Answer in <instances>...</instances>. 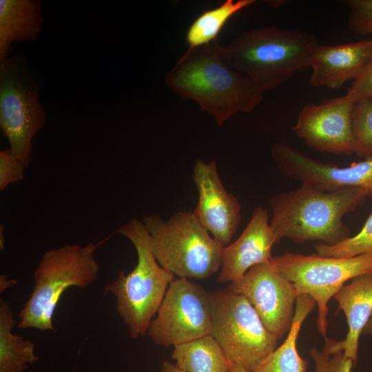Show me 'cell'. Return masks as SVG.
<instances>
[{"label":"cell","mask_w":372,"mask_h":372,"mask_svg":"<svg viewBox=\"0 0 372 372\" xmlns=\"http://www.w3.org/2000/svg\"><path fill=\"white\" fill-rule=\"evenodd\" d=\"M229 372H249V371L239 366H231Z\"/></svg>","instance_id":"obj_33"},{"label":"cell","mask_w":372,"mask_h":372,"mask_svg":"<svg viewBox=\"0 0 372 372\" xmlns=\"http://www.w3.org/2000/svg\"><path fill=\"white\" fill-rule=\"evenodd\" d=\"M371 47H372V38L371 39Z\"/></svg>","instance_id":"obj_34"},{"label":"cell","mask_w":372,"mask_h":372,"mask_svg":"<svg viewBox=\"0 0 372 372\" xmlns=\"http://www.w3.org/2000/svg\"><path fill=\"white\" fill-rule=\"evenodd\" d=\"M117 232L134 245L137 263L128 273L120 271L116 279L106 285L105 292L115 296L117 313L127 326L130 337L136 339L147 333L175 276L157 262L143 222L132 219Z\"/></svg>","instance_id":"obj_4"},{"label":"cell","mask_w":372,"mask_h":372,"mask_svg":"<svg viewBox=\"0 0 372 372\" xmlns=\"http://www.w3.org/2000/svg\"><path fill=\"white\" fill-rule=\"evenodd\" d=\"M317 43L311 33L272 25L242 32L223 46V54L231 68L264 92L278 88L309 68Z\"/></svg>","instance_id":"obj_3"},{"label":"cell","mask_w":372,"mask_h":372,"mask_svg":"<svg viewBox=\"0 0 372 372\" xmlns=\"http://www.w3.org/2000/svg\"><path fill=\"white\" fill-rule=\"evenodd\" d=\"M45 125L39 85L24 59L15 55L0 61V127L9 148L26 166L32 158V139Z\"/></svg>","instance_id":"obj_8"},{"label":"cell","mask_w":372,"mask_h":372,"mask_svg":"<svg viewBox=\"0 0 372 372\" xmlns=\"http://www.w3.org/2000/svg\"><path fill=\"white\" fill-rule=\"evenodd\" d=\"M353 103L344 96L307 104L299 112L292 130L306 145L318 152L355 153Z\"/></svg>","instance_id":"obj_13"},{"label":"cell","mask_w":372,"mask_h":372,"mask_svg":"<svg viewBox=\"0 0 372 372\" xmlns=\"http://www.w3.org/2000/svg\"><path fill=\"white\" fill-rule=\"evenodd\" d=\"M349 10L348 24L352 32L360 35H372V0L342 1Z\"/></svg>","instance_id":"obj_26"},{"label":"cell","mask_w":372,"mask_h":372,"mask_svg":"<svg viewBox=\"0 0 372 372\" xmlns=\"http://www.w3.org/2000/svg\"><path fill=\"white\" fill-rule=\"evenodd\" d=\"M210 298V334L232 366L251 372L277 347L278 340L266 329L247 299L229 286Z\"/></svg>","instance_id":"obj_7"},{"label":"cell","mask_w":372,"mask_h":372,"mask_svg":"<svg viewBox=\"0 0 372 372\" xmlns=\"http://www.w3.org/2000/svg\"><path fill=\"white\" fill-rule=\"evenodd\" d=\"M104 241L64 245L46 251L33 273L34 287L19 317L20 329L56 331L52 318L62 294L71 287L85 288L98 278L94 253Z\"/></svg>","instance_id":"obj_5"},{"label":"cell","mask_w":372,"mask_h":372,"mask_svg":"<svg viewBox=\"0 0 372 372\" xmlns=\"http://www.w3.org/2000/svg\"><path fill=\"white\" fill-rule=\"evenodd\" d=\"M333 298L344 313L349 327L346 338L334 340L335 347L342 350L344 357L351 360L355 366L360 337L372 316V273L353 278Z\"/></svg>","instance_id":"obj_17"},{"label":"cell","mask_w":372,"mask_h":372,"mask_svg":"<svg viewBox=\"0 0 372 372\" xmlns=\"http://www.w3.org/2000/svg\"><path fill=\"white\" fill-rule=\"evenodd\" d=\"M369 196L361 188L324 191L301 184L269 200V223L277 241L286 238L296 243L314 240L335 245L349 238L343 217L354 211Z\"/></svg>","instance_id":"obj_2"},{"label":"cell","mask_w":372,"mask_h":372,"mask_svg":"<svg viewBox=\"0 0 372 372\" xmlns=\"http://www.w3.org/2000/svg\"><path fill=\"white\" fill-rule=\"evenodd\" d=\"M255 0H227L220 6L207 10L198 15L187 30V50H192L216 40L227 22L242 10L254 3Z\"/></svg>","instance_id":"obj_22"},{"label":"cell","mask_w":372,"mask_h":372,"mask_svg":"<svg viewBox=\"0 0 372 372\" xmlns=\"http://www.w3.org/2000/svg\"><path fill=\"white\" fill-rule=\"evenodd\" d=\"M15 325L8 303L0 300V372H23L38 360L34 344L12 333Z\"/></svg>","instance_id":"obj_21"},{"label":"cell","mask_w":372,"mask_h":372,"mask_svg":"<svg viewBox=\"0 0 372 372\" xmlns=\"http://www.w3.org/2000/svg\"><path fill=\"white\" fill-rule=\"evenodd\" d=\"M344 97L353 103L372 97V60L361 75L354 81Z\"/></svg>","instance_id":"obj_28"},{"label":"cell","mask_w":372,"mask_h":372,"mask_svg":"<svg viewBox=\"0 0 372 372\" xmlns=\"http://www.w3.org/2000/svg\"><path fill=\"white\" fill-rule=\"evenodd\" d=\"M27 167L8 147L0 152V190L13 183L23 180Z\"/></svg>","instance_id":"obj_27"},{"label":"cell","mask_w":372,"mask_h":372,"mask_svg":"<svg viewBox=\"0 0 372 372\" xmlns=\"http://www.w3.org/2000/svg\"><path fill=\"white\" fill-rule=\"evenodd\" d=\"M172 357L185 372H229L232 366L211 334L174 347Z\"/></svg>","instance_id":"obj_20"},{"label":"cell","mask_w":372,"mask_h":372,"mask_svg":"<svg viewBox=\"0 0 372 372\" xmlns=\"http://www.w3.org/2000/svg\"><path fill=\"white\" fill-rule=\"evenodd\" d=\"M158 264L178 278L207 279L220 270L224 247L199 223L193 211L176 212L165 220L157 215L145 216Z\"/></svg>","instance_id":"obj_6"},{"label":"cell","mask_w":372,"mask_h":372,"mask_svg":"<svg viewBox=\"0 0 372 372\" xmlns=\"http://www.w3.org/2000/svg\"><path fill=\"white\" fill-rule=\"evenodd\" d=\"M371 60V39L335 45L317 43L309 59V83L313 87L338 89L359 77Z\"/></svg>","instance_id":"obj_16"},{"label":"cell","mask_w":372,"mask_h":372,"mask_svg":"<svg viewBox=\"0 0 372 372\" xmlns=\"http://www.w3.org/2000/svg\"><path fill=\"white\" fill-rule=\"evenodd\" d=\"M317 254L324 257L349 258L372 253V211L359 233L335 245L319 242Z\"/></svg>","instance_id":"obj_23"},{"label":"cell","mask_w":372,"mask_h":372,"mask_svg":"<svg viewBox=\"0 0 372 372\" xmlns=\"http://www.w3.org/2000/svg\"><path fill=\"white\" fill-rule=\"evenodd\" d=\"M229 286L247 299L271 334L278 340L287 334L298 295L271 260L252 267Z\"/></svg>","instance_id":"obj_11"},{"label":"cell","mask_w":372,"mask_h":372,"mask_svg":"<svg viewBox=\"0 0 372 372\" xmlns=\"http://www.w3.org/2000/svg\"><path fill=\"white\" fill-rule=\"evenodd\" d=\"M165 82L181 99L197 103L219 126L236 113L253 111L263 99L260 89L227 63L218 39L186 50Z\"/></svg>","instance_id":"obj_1"},{"label":"cell","mask_w":372,"mask_h":372,"mask_svg":"<svg viewBox=\"0 0 372 372\" xmlns=\"http://www.w3.org/2000/svg\"><path fill=\"white\" fill-rule=\"evenodd\" d=\"M277 242L267 210L262 207L255 208L241 235L223 247L218 282L237 281L252 267L271 260V249Z\"/></svg>","instance_id":"obj_15"},{"label":"cell","mask_w":372,"mask_h":372,"mask_svg":"<svg viewBox=\"0 0 372 372\" xmlns=\"http://www.w3.org/2000/svg\"><path fill=\"white\" fill-rule=\"evenodd\" d=\"M43 19L39 0H1L0 61L9 57L12 43L37 41Z\"/></svg>","instance_id":"obj_18"},{"label":"cell","mask_w":372,"mask_h":372,"mask_svg":"<svg viewBox=\"0 0 372 372\" xmlns=\"http://www.w3.org/2000/svg\"><path fill=\"white\" fill-rule=\"evenodd\" d=\"M193 177L198 191L194 216L218 242L228 245L241 220L238 199L225 189L214 161L196 160Z\"/></svg>","instance_id":"obj_14"},{"label":"cell","mask_w":372,"mask_h":372,"mask_svg":"<svg viewBox=\"0 0 372 372\" xmlns=\"http://www.w3.org/2000/svg\"><path fill=\"white\" fill-rule=\"evenodd\" d=\"M355 141V154L359 156L372 155V97L356 102L352 114Z\"/></svg>","instance_id":"obj_24"},{"label":"cell","mask_w":372,"mask_h":372,"mask_svg":"<svg viewBox=\"0 0 372 372\" xmlns=\"http://www.w3.org/2000/svg\"><path fill=\"white\" fill-rule=\"evenodd\" d=\"M362 334L372 337V316L365 326Z\"/></svg>","instance_id":"obj_31"},{"label":"cell","mask_w":372,"mask_h":372,"mask_svg":"<svg viewBox=\"0 0 372 372\" xmlns=\"http://www.w3.org/2000/svg\"><path fill=\"white\" fill-rule=\"evenodd\" d=\"M272 158L286 177L324 191L350 188L366 190L372 196V155L349 167L318 161L282 142H276Z\"/></svg>","instance_id":"obj_12"},{"label":"cell","mask_w":372,"mask_h":372,"mask_svg":"<svg viewBox=\"0 0 372 372\" xmlns=\"http://www.w3.org/2000/svg\"><path fill=\"white\" fill-rule=\"evenodd\" d=\"M4 236H3V227L1 225L0 229V247L1 250L3 249L4 247Z\"/></svg>","instance_id":"obj_32"},{"label":"cell","mask_w":372,"mask_h":372,"mask_svg":"<svg viewBox=\"0 0 372 372\" xmlns=\"http://www.w3.org/2000/svg\"><path fill=\"white\" fill-rule=\"evenodd\" d=\"M317 304L308 295L297 297L293 322L284 342L276 347L251 372H307V361L297 350V338L302 324Z\"/></svg>","instance_id":"obj_19"},{"label":"cell","mask_w":372,"mask_h":372,"mask_svg":"<svg viewBox=\"0 0 372 372\" xmlns=\"http://www.w3.org/2000/svg\"><path fill=\"white\" fill-rule=\"evenodd\" d=\"M158 372H185L179 368L176 364L169 361H165L162 363Z\"/></svg>","instance_id":"obj_29"},{"label":"cell","mask_w":372,"mask_h":372,"mask_svg":"<svg viewBox=\"0 0 372 372\" xmlns=\"http://www.w3.org/2000/svg\"><path fill=\"white\" fill-rule=\"evenodd\" d=\"M147 334L161 346H177L211 333L210 293L187 278L169 284Z\"/></svg>","instance_id":"obj_10"},{"label":"cell","mask_w":372,"mask_h":372,"mask_svg":"<svg viewBox=\"0 0 372 372\" xmlns=\"http://www.w3.org/2000/svg\"><path fill=\"white\" fill-rule=\"evenodd\" d=\"M310 355L315 363L316 372H351L355 366L351 360L344 357L342 350L335 349L331 340H327L321 351L313 347Z\"/></svg>","instance_id":"obj_25"},{"label":"cell","mask_w":372,"mask_h":372,"mask_svg":"<svg viewBox=\"0 0 372 372\" xmlns=\"http://www.w3.org/2000/svg\"><path fill=\"white\" fill-rule=\"evenodd\" d=\"M8 277L6 276H1L0 280H1V292H3L6 288L10 287H13L17 284V281L15 280H6Z\"/></svg>","instance_id":"obj_30"},{"label":"cell","mask_w":372,"mask_h":372,"mask_svg":"<svg viewBox=\"0 0 372 372\" xmlns=\"http://www.w3.org/2000/svg\"><path fill=\"white\" fill-rule=\"evenodd\" d=\"M278 271L293 283L298 296L308 295L318 306L317 328L326 337L328 302L344 283L372 273V253L349 258L285 252L272 257Z\"/></svg>","instance_id":"obj_9"}]
</instances>
